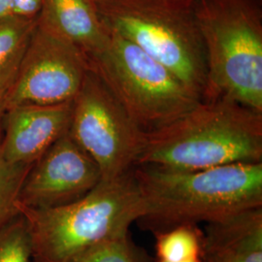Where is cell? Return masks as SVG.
<instances>
[{"mask_svg":"<svg viewBox=\"0 0 262 262\" xmlns=\"http://www.w3.org/2000/svg\"><path fill=\"white\" fill-rule=\"evenodd\" d=\"M12 2L13 0H0V18L8 16Z\"/></svg>","mask_w":262,"mask_h":262,"instance_id":"d6986e66","label":"cell"},{"mask_svg":"<svg viewBox=\"0 0 262 262\" xmlns=\"http://www.w3.org/2000/svg\"><path fill=\"white\" fill-rule=\"evenodd\" d=\"M109 30L170 69L202 100L206 56L192 6L177 0H96Z\"/></svg>","mask_w":262,"mask_h":262,"instance_id":"5b68a950","label":"cell"},{"mask_svg":"<svg viewBox=\"0 0 262 262\" xmlns=\"http://www.w3.org/2000/svg\"><path fill=\"white\" fill-rule=\"evenodd\" d=\"M36 24L37 19L0 18V95L13 84Z\"/></svg>","mask_w":262,"mask_h":262,"instance_id":"4fadbf2b","label":"cell"},{"mask_svg":"<svg viewBox=\"0 0 262 262\" xmlns=\"http://www.w3.org/2000/svg\"><path fill=\"white\" fill-rule=\"evenodd\" d=\"M0 262H33L28 224L21 214L0 229Z\"/></svg>","mask_w":262,"mask_h":262,"instance_id":"2e32d148","label":"cell"},{"mask_svg":"<svg viewBox=\"0 0 262 262\" xmlns=\"http://www.w3.org/2000/svg\"><path fill=\"white\" fill-rule=\"evenodd\" d=\"M43 0H13L8 16L23 19H37Z\"/></svg>","mask_w":262,"mask_h":262,"instance_id":"ac0fdd59","label":"cell"},{"mask_svg":"<svg viewBox=\"0 0 262 262\" xmlns=\"http://www.w3.org/2000/svg\"><path fill=\"white\" fill-rule=\"evenodd\" d=\"M143 200L139 221L154 232L212 223L262 206V162H240L180 171L133 167Z\"/></svg>","mask_w":262,"mask_h":262,"instance_id":"6da1fadb","label":"cell"},{"mask_svg":"<svg viewBox=\"0 0 262 262\" xmlns=\"http://www.w3.org/2000/svg\"><path fill=\"white\" fill-rule=\"evenodd\" d=\"M68 133L98 165L101 180L130 171L147 135L92 69L73 99Z\"/></svg>","mask_w":262,"mask_h":262,"instance_id":"52a82bcc","label":"cell"},{"mask_svg":"<svg viewBox=\"0 0 262 262\" xmlns=\"http://www.w3.org/2000/svg\"><path fill=\"white\" fill-rule=\"evenodd\" d=\"M31 165L12 163L1 149L0 133V229L20 214L19 192Z\"/></svg>","mask_w":262,"mask_h":262,"instance_id":"9a60e30c","label":"cell"},{"mask_svg":"<svg viewBox=\"0 0 262 262\" xmlns=\"http://www.w3.org/2000/svg\"><path fill=\"white\" fill-rule=\"evenodd\" d=\"M261 4L197 0L192 5L206 56L202 100L225 97L262 113Z\"/></svg>","mask_w":262,"mask_h":262,"instance_id":"277c9868","label":"cell"},{"mask_svg":"<svg viewBox=\"0 0 262 262\" xmlns=\"http://www.w3.org/2000/svg\"><path fill=\"white\" fill-rule=\"evenodd\" d=\"M5 110H6V105H5L4 95H0V121H2L3 119Z\"/></svg>","mask_w":262,"mask_h":262,"instance_id":"ffe728a7","label":"cell"},{"mask_svg":"<svg viewBox=\"0 0 262 262\" xmlns=\"http://www.w3.org/2000/svg\"><path fill=\"white\" fill-rule=\"evenodd\" d=\"M157 256L162 262H180L200 258L203 232L194 224L174 226L156 232Z\"/></svg>","mask_w":262,"mask_h":262,"instance_id":"5bb4252c","label":"cell"},{"mask_svg":"<svg viewBox=\"0 0 262 262\" xmlns=\"http://www.w3.org/2000/svg\"><path fill=\"white\" fill-rule=\"evenodd\" d=\"M201 262H262V206L208 223Z\"/></svg>","mask_w":262,"mask_h":262,"instance_id":"8fae6325","label":"cell"},{"mask_svg":"<svg viewBox=\"0 0 262 262\" xmlns=\"http://www.w3.org/2000/svg\"><path fill=\"white\" fill-rule=\"evenodd\" d=\"M89 69L88 58L78 48L37 23L17 76L4 95L6 108L72 101Z\"/></svg>","mask_w":262,"mask_h":262,"instance_id":"ba28073f","label":"cell"},{"mask_svg":"<svg viewBox=\"0 0 262 262\" xmlns=\"http://www.w3.org/2000/svg\"><path fill=\"white\" fill-rule=\"evenodd\" d=\"M240 162H262V113L221 97L147 133L135 166L192 171Z\"/></svg>","mask_w":262,"mask_h":262,"instance_id":"7a4b0ae2","label":"cell"},{"mask_svg":"<svg viewBox=\"0 0 262 262\" xmlns=\"http://www.w3.org/2000/svg\"><path fill=\"white\" fill-rule=\"evenodd\" d=\"M69 262L141 261L129 241L128 234H124L99 244Z\"/></svg>","mask_w":262,"mask_h":262,"instance_id":"e0dca14e","label":"cell"},{"mask_svg":"<svg viewBox=\"0 0 262 262\" xmlns=\"http://www.w3.org/2000/svg\"><path fill=\"white\" fill-rule=\"evenodd\" d=\"M30 234L33 262H69L99 244L128 234L143 215V200L133 174L100 183L85 196L64 206L20 208Z\"/></svg>","mask_w":262,"mask_h":262,"instance_id":"3957f363","label":"cell"},{"mask_svg":"<svg viewBox=\"0 0 262 262\" xmlns=\"http://www.w3.org/2000/svg\"><path fill=\"white\" fill-rule=\"evenodd\" d=\"M92 1H93V2H94V1H96V0H92Z\"/></svg>","mask_w":262,"mask_h":262,"instance_id":"cb8c5ba5","label":"cell"},{"mask_svg":"<svg viewBox=\"0 0 262 262\" xmlns=\"http://www.w3.org/2000/svg\"><path fill=\"white\" fill-rule=\"evenodd\" d=\"M156 262H162L159 261V260H157ZM180 262H201L200 260V258H193V259H187V260H184V261H180Z\"/></svg>","mask_w":262,"mask_h":262,"instance_id":"7402d4cb","label":"cell"},{"mask_svg":"<svg viewBox=\"0 0 262 262\" xmlns=\"http://www.w3.org/2000/svg\"><path fill=\"white\" fill-rule=\"evenodd\" d=\"M37 23L73 44L88 61L103 50L110 37L92 0H43Z\"/></svg>","mask_w":262,"mask_h":262,"instance_id":"7c38bea8","label":"cell"},{"mask_svg":"<svg viewBox=\"0 0 262 262\" xmlns=\"http://www.w3.org/2000/svg\"><path fill=\"white\" fill-rule=\"evenodd\" d=\"M256 1H258V2H260V3H262V0H256Z\"/></svg>","mask_w":262,"mask_h":262,"instance_id":"603a6c76","label":"cell"},{"mask_svg":"<svg viewBox=\"0 0 262 262\" xmlns=\"http://www.w3.org/2000/svg\"><path fill=\"white\" fill-rule=\"evenodd\" d=\"M177 1L185 4V5H187V6H192L196 2L197 0H177Z\"/></svg>","mask_w":262,"mask_h":262,"instance_id":"44dd1931","label":"cell"},{"mask_svg":"<svg viewBox=\"0 0 262 262\" xmlns=\"http://www.w3.org/2000/svg\"><path fill=\"white\" fill-rule=\"evenodd\" d=\"M89 66L145 133L168 125L201 101L166 66L111 30Z\"/></svg>","mask_w":262,"mask_h":262,"instance_id":"8992f818","label":"cell"},{"mask_svg":"<svg viewBox=\"0 0 262 262\" xmlns=\"http://www.w3.org/2000/svg\"><path fill=\"white\" fill-rule=\"evenodd\" d=\"M101 181L98 165L68 131L31 165L19 192V207L64 206L85 196Z\"/></svg>","mask_w":262,"mask_h":262,"instance_id":"9c48e42d","label":"cell"},{"mask_svg":"<svg viewBox=\"0 0 262 262\" xmlns=\"http://www.w3.org/2000/svg\"><path fill=\"white\" fill-rule=\"evenodd\" d=\"M73 100L57 104H24L6 108L3 156L12 163L32 165L69 129Z\"/></svg>","mask_w":262,"mask_h":262,"instance_id":"30bf717a","label":"cell"}]
</instances>
